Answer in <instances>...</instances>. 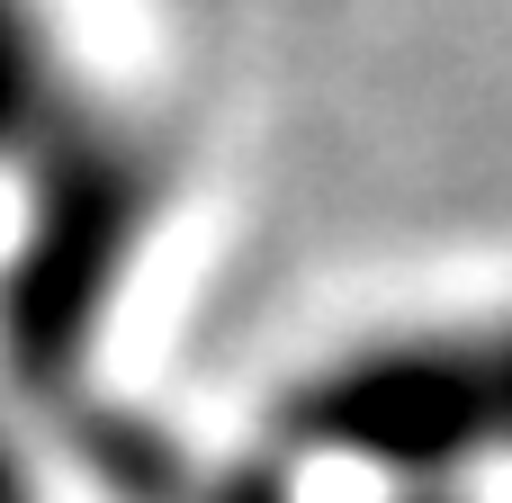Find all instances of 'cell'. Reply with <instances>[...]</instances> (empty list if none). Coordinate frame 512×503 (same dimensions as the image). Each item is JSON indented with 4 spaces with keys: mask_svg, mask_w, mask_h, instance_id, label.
Returning a JSON list of instances; mask_svg holds the SVG:
<instances>
[{
    "mask_svg": "<svg viewBox=\"0 0 512 503\" xmlns=\"http://www.w3.org/2000/svg\"><path fill=\"white\" fill-rule=\"evenodd\" d=\"M306 423H315L324 450L369 459V477L387 495L468 486V468H477V450L495 432V351L468 342V333L351 351L315 387Z\"/></svg>",
    "mask_w": 512,
    "mask_h": 503,
    "instance_id": "1",
    "label": "cell"
},
{
    "mask_svg": "<svg viewBox=\"0 0 512 503\" xmlns=\"http://www.w3.org/2000/svg\"><path fill=\"white\" fill-rule=\"evenodd\" d=\"M63 126V45L45 0H0V180L27 171Z\"/></svg>",
    "mask_w": 512,
    "mask_h": 503,
    "instance_id": "2",
    "label": "cell"
},
{
    "mask_svg": "<svg viewBox=\"0 0 512 503\" xmlns=\"http://www.w3.org/2000/svg\"><path fill=\"white\" fill-rule=\"evenodd\" d=\"M0 503H54L45 441H36V423H27L18 396H0Z\"/></svg>",
    "mask_w": 512,
    "mask_h": 503,
    "instance_id": "3",
    "label": "cell"
},
{
    "mask_svg": "<svg viewBox=\"0 0 512 503\" xmlns=\"http://www.w3.org/2000/svg\"><path fill=\"white\" fill-rule=\"evenodd\" d=\"M387 503H468V486H414V495H387Z\"/></svg>",
    "mask_w": 512,
    "mask_h": 503,
    "instance_id": "4",
    "label": "cell"
}]
</instances>
